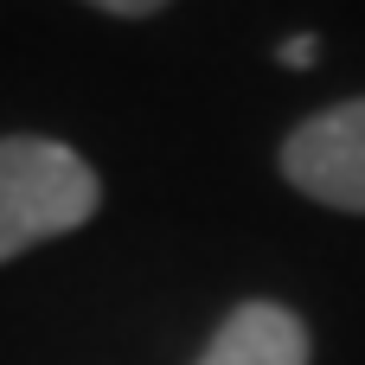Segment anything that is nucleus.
<instances>
[{
    "instance_id": "20e7f679",
    "label": "nucleus",
    "mask_w": 365,
    "mask_h": 365,
    "mask_svg": "<svg viewBox=\"0 0 365 365\" xmlns=\"http://www.w3.org/2000/svg\"><path fill=\"white\" fill-rule=\"evenodd\" d=\"M314 58H321V38H314V32H289V38L276 45V64H282V71H314Z\"/></svg>"
},
{
    "instance_id": "39448f33",
    "label": "nucleus",
    "mask_w": 365,
    "mask_h": 365,
    "mask_svg": "<svg viewBox=\"0 0 365 365\" xmlns=\"http://www.w3.org/2000/svg\"><path fill=\"white\" fill-rule=\"evenodd\" d=\"M83 6L115 13V19H154V13H160V6H173V0H83Z\"/></svg>"
},
{
    "instance_id": "f03ea898",
    "label": "nucleus",
    "mask_w": 365,
    "mask_h": 365,
    "mask_svg": "<svg viewBox=\"0 0 365 365\" xmlns=\"http://www.w3.org/2000/svg\"><path fill=\"white\" fill-rule=\"evenodd\" d=\"M276 160L302 199L346 212V218H365V96H346V103L302 115L282 135Z\"/></svg>"
},
{
    "instance_id": "f257e3e1",
    "label": "nucleus",
    "mask_w": 365,
    "mask_h": 365,
    "mask_svg": "<svg viewBox=\"0 0 365 365\" xmlns=\"http://www.w3.org/2000/svg\"><path fill=\"white\" fill-rule=\"evenodd\" d=\"M96 205L103 180L77 148L51 135H0V263L83 231Z\"/></svg>"
},
{
    "instance_id": "7ed1b4c3",
    "label": "nucleus",
    "mask_w": 365,
    "mask_h": 365,
    "mask_svg": "<svg viewBox=\"0 0 365 365\" xmlns=\"http://www.w3.org/2000/svg\"><path fill=\"white\" fill-rule=\"evenodd\" d=\"M192 365H314V334L282 302H237Z\"/></svg>"
}]
</instances>
